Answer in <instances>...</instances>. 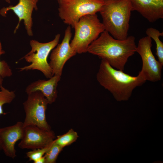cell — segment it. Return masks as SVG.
I'll return each mask as SVG.
<instances>
[{
	"label": "cell",
	"instance_id": "2e32d148",
	"mask_svg": "<svg viewBox=\"0 0 163 163\" xmlns=\"http://www.w3.org/2000/svg\"><path fill=\"white\" fill-rule=\"evenodd\" d=\"M78 137L77 133L71 129L66 133L57 136L53 141L63 148L75 142Z\"/></svg>",
	"mask_w": 163,
	"mask_h": 163
},
{
	"label": "cell",
	"instance_id": "603a6c76",
	"mask_svg": "<svg viewBox=\"0 0 163 163\" xmlns=\"http://www.w3.org/2000/svg\"><path fill=\"white\" fill-rule=\"evenodd\" d=\"M8 3H10L11 2L10 0H3Z\"/></svg>",
	"mask_w": 163,
	"mask_h": 163
},
{
	"label": "cell",
	"instance_id": "8992f818",
	"mask_svg": "<svg viewBox=\"0 0 163 163\" xmlns=\"http://www.w3.org/2000/svg\"><path fill=\"white\" fill-rule=\"evenodd\" d=\"M60 36V35L58 34L53 40L46 43H40L35 40H30L31 50L23 58L31 64L20 68V71L37 70L43 73L47 78L52 77L54 75L47 59L50 51L58 44Z\"/></svg>",
	"mask_w": 163,
	"mask_h": 163
},
{
	"label": "cell",
	"instance_id": "44dd1931",
	"mask_svg": "<svg viewBox=\"0 0 163 163\" xmlns=\"http://www.w3.org/2000/svg\"><path fill=\"white\" fill-rule=\"evenodd\" d=\"M34 163H45V158L44 155L38 159Z\"/></svg>",
	"mask_w": 163,
	"mask_h": 163
},
{
	"label": "cell",
	"instance_id": "ac0fdd59",
	"mask_svg": "<svg viewBox=\"0 0 163 163\" xmlns=\"http://www.w3.org/2000/svg\"><path fill=\"white\" fill-rule=\"evenodd\" d=\"M63 148L54 141L49 147L44 156L45 163H55Z\"/></svg>",
	"mask_w": 163,
	"mask_h": 163
},
{
	"label": "cell",
	"instance_id": "ffe728a7",
	"mask_svg": "<svg viewBox=\"0 0 163 163\" xmlns=\"http://www.w3.org/2000/svg\"><path fill=\"white\" fill-rule=\"evenodd\" d=\"M5 53L3 50L0 51V57ZM12 74L11 69L8 64L5 61H1L0 59V76L4 78L10 77Z\"/></svg>",
	"mask_w": 163,
	"mask_h": 163
},
{
	"label": "cell",
	"instance_id": "5bb4252c",
	"mask_svg": "<svg viewBox=\"0 0 163 163\" xmlns=\"http://www.w3.org/2000/svg\"><path fill=\"white\" fill-rule=\"evenodd\" d=\"M61 76L54 75L49 79L39 80L32 82L26 88L28 94L37 91H41L47 100L49 104L54 102L57 97V88Z\"/></svg>",
	"mask_w": 163,
	"mask_h": 163
},
{
	"label": "cell",
	"instance_id": "7c38bea8",
	"mask_svg": "<svg viewBox=\"0 0 163 163\" xmlns=\"http://www.w3.org/2000/svg\"><path fill=\"white\" fill-rule=\"evenodd\" d=\"M24 127L23 122L18 121L13 125L0 128L2 150L8 157L12 159L16 157L15 145L22 138Z\"/></svg>",
	"mask_w": 163,
	"mask_h": 163
},
{
	"label": "cell",
	"instance_id": "7a4b0ae2",
	"mask_svg": "<svg viewBox=\"0 0 163 163\" xmlns=\"http://www.w3.org/2000/svg\"><path fill=\"white\" fill-rule=\"evenodd\" d=\"M96 78L100 85L118 101L127 100L133 90L146 81L139 74L132 76L114 68L103 59H101Z\"/></svg>",
	"mask_w": 163,
	"mask_h": 163
},
{
	"label": "cell",
	"instance_id": "8fae6325",
	"mask_svg": "<svg viewBox=\"0 0 163 163\" xmlns=\"http://www.w3.org/2000/svg\"><path fill=\"white\" fill-rule=\"evenodd\" d=\"M39 0H19L18 3L15 5H10L4 7L0 10V14L3 17H6L8 11H12L18 17L19 21L14 30L15 33L18 29L20 22L22 20L24 24L27 33L30 36L33 35L32 28L33 21L32 14L33 10L38 9L37 4Z\"/></svg>",
	"mask_w": 163,
	"mask_h": 163
},
{
	"label": "cell",
	"instance_id": "d4e9b609",
	"mask_svg": "<svg viewBox=\"0 0 163 163\" xmlns=\"http://www.w3.org/2000/svg\"><path fill=\"white\" fill-rule=\"evenodd\" d=\"M2 50V46L1 42L0 41V51Z\"/></svg>",
	"mask_w": 163,
	"mask_h": 163
},
{
	"label": "cell",
	"instance_id": "6da1fadb",
	"mask_svg": "<svg viewBox=\"0 0 163 163\" xmlns=\"http://www.w3.org/2000/svg\"><path fill=\"white\" fill-rule=\"evenodd\" d=\"M89 46L87 52L106 61L114 68L123 71L129 58L136 52L135 38L133 36L118 40L104 30Z\"/></svg>",
	"mask_w": 163,
	"mask_h": 163
},
{
	"label": "cell",
	"instance_id": "e0dca14e",
	"mask_svg": "<svg viewBox=\"0 0 163 163\" xmlns=\"http://www.w3.org/2000/svg\"><path fill=\"white\" fill-rule=\"evenodd\" d=\"M0 115L5 114L3 110L2 107L5 104H10L15 98L16 95L15 92L9 91L3 87L0 86Z\"/></svg>",
	"mask_w": 163,
	"mask_h": 163
},
{
	"label": "cell",
	"instance_id": "9a60e30c",
	"mask_svg": "<svg viewBox=\"0 0 163 163\" xmlns=\"http://www.w3.org/2000/svg\"><path fill=\"white\" fill-rule=\"evenodd\" d=\"M146 34L147 36L155 41L156 45V54L158 60L163 65V43L159 39L160 36H163V33L156 28L149 27L146 30Z\"/></svg>",
	"mask_w": 163,
	"mask_h": 163
},
{
	"label": "cell",
	"instance_id": "ba28073f",
	"mask_svg": "<svg viewBox=\"0 0 163 163\" xmlns=\"http://www.w3.org/2000/svg\"><path fill=\"white\" fill-rule=\"evenodd\" d=\"M152 46V39L148 36L144 37L139 40L136 52L142 60V69L139 74L146 81L155 82L161 79L163 65L155 58L151 50Z\"/></svg>",
	"mask_w": 163,
	"mask_h": 163
},
{
	"label": "cell",
	"instance_id": "3957f363",
	"mask_svg": "<svg viewBox=\"0 0 163 163\" xmlns=\"http://www.w3.org/2000/svg\"><path fill=\"white\" fill-rule=\"evenodd\" d=\"M99 12L106 30L114 38L126 39L128 36L132 8L130 0H104Z\"/></svg>",
	"mask_w": 163,
	"mask_h": 163
},
{
	"label": "cell",
	"instance_id": "5b68a950",
	"mask_svg": "<svg viewBox=\"0 0 163 163\" xmlns=\"http://www.w3.org/2000/svg\"><path fill=\"white\" fill-rule=\"evenodd\" d=\"M59 14L64 22L74 28L80 19L99 12L104 0H57Z\"/></svg>",
	"mask_w": 163,
	"mask_h": 163
},
{
	"label": "cell",
	"instance_id": "9c48e42d",
	"mask_svg": "<svg viewBox=\"0 0 163 163\" xmlns=\"http://www.w3.org/2000/svg\"><path fill=\"white\" fill-rule=\"evenodd\" d=\"M54 133L36 126L28 125L24 127L23 137L18 144L21 149L32 150L49 147L55 139Z\"/></svg>",
	"mask_w": 163,
	"mask_h": 163
},
{
	"label": "cell",
	"instance_id": "cb8c5ba5",
	"mask_svg": "<svg viewBox=\"0 0 163 163\" xmlns=\"http://www.w3.org/2000/svg\"><path fill=\"white\" fill-rule=\"evenodd\" d=\"M2 150V145H1V141H0V152H1V151Z\"/></svg>",
	"mask_w": 163,
	"mask_h": 163
},
{
	"label": "cell",
	"instance_id": "277c9868",
	"mask_svg": "<svg viewBox=\"0 0 163 163\" xmlns=\"http://www.w3.org/2000/svg\"><path fill=\"white\" fill-rule=\"evenodd\" d=\"M74 28L75 35L70 45L77 53L79 54L87 52L89 45L105 30L103 24L96 14L82 17Z\"/></svg>",
	"mask_w": 163,
	"mask_h": 163
},
{
	"label": "cell",
	"instance_id": "52a82bcc",
	"mask_svg": "<svg viewBox=\"0 0 163 163\" xmlns=\"http://www.w3.org/2000/svg\"><path fill=\"white\" fill-rule=\"evenodd\" d=\"M27 95V100L23 103L25 114L23 122L24 127L33 125L45 130H51L46 118V112L49 104L47 100L39 91Z\"/></svg>",
	"mask_w": 163,
	"mask_h": 163
},
{
	"label": "cell",
	"instance_id": "4fadbf2b",
	"mask_svg": "<svg viewBox=\"0 0 163 163\" xmlns=\"http://www.w3.org/2000/svg\"><path fill=\"white\" fill-rule=\"evenodd\" d=\"M132 11L139 13L149 22L163 18V0H130Z\"/></svg>",
	"mask_w": 163,
	"mask_h": 163
},
{
	"label": "cell",
	"instance_id": "7402d4cb",
	"mask_svg": "<svg viewBox=\"0 0 163 163\" xmlns=\"http://www.w3.org/2000/svg\"><path fill=\"white\" fill-rule=\"evenodd\" d=\"M3 78L0 76V86L2 85V83L3 81Z\"/></svg>",
	"mask_w": 163,
	"mask_h": 163
},
{
	"label": "cell",
	"instance_id": "d6986e66",
	"mask_svg": "<svg viewBox=\"0 0 163 163\" xmlns=\"http://www.w3.org/2000/svg\"><path fill=\"white\" fill-rule=\"evenodd\" d=\"M49 147L34 149L27 152L26 153V156L29 158V161H33L34 163L44 155Z\"/></svg>",
	"mask_w": 163,
	"mask_h": 163
},
{
	"label": "cell",
	"instance_id": "30bf717a",
	"mask_svg": "<svg viewBox=\"0 0 163 163\" xmlns=\"http://www.w3.org/2000/svg\"><path fill=\"white\" fill-rule=\"evenodd\" d=\"M72 35L71 27L69 26L65 30L62 42L57 45L51 53L49 64L54 75L61 76L65 63L77 53L70 45Z\"/></svg>",
	"mask_w": 163,
	"mask_h": 163
}]
</instances>
